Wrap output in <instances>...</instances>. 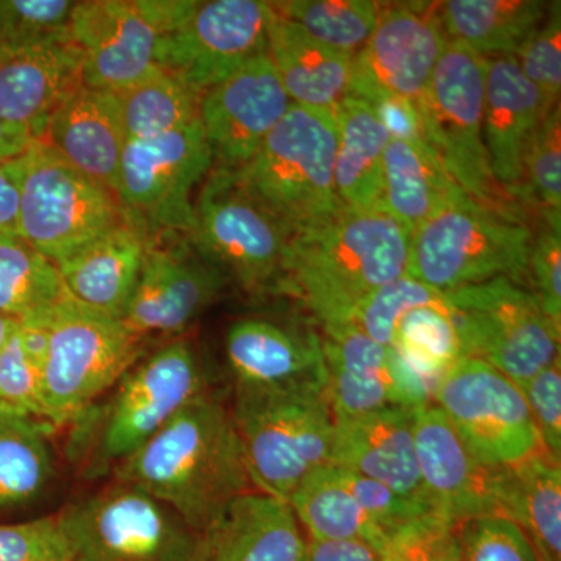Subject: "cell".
Returning a JSON list of instances; mask_svg holds the SVG:
<instances>
[{
    "instance_id": "cell-11",
    "label": "cell",
    "mask_w": 561,
    "mask_h": 561,
    "mask_svg": "<svg viewBox=\"0 0 561 561\" xmlns=\"http://www.w3.org/2000/svg\"><path fill=\"white\" fill-rule=\"evenodd\" d=\"M213 165L201 121L153 138L128 140L116 191L125 220L146 239L191 236L195 227L191 194Z\"/></svg>"
},
{
    "instance_id": "cell-6",
    "label": "cell",
    "mask_w": 561,
    "mask_h": 561,
    "mask_svg": "<svg viewBox=\"0 0 561 561\" xmlns=\"http://www.w3.org/2000/svg\"><path fill=\"white\" fill-rule=\"evenodd\" d=\"M337 136L334 111L294 103L253 160L236 171L291 234L345 208L334 181Z\"/></svg>"
},
{
    "instance_id": "cell-30",
    "label": "cell",
    "mask_w": 561,
    "mask_h": 561,
    "mask_svg": "<svg viewBox=\"0 0 561 561\" xmlns=\"http://www.w3.org/2000/svg\"><path fill=\"white\" fill-rule=\"evenodd\" d=\"M337 151L334 181L345 208L383 209V151L390 135L364 99L346 95L335 105Z\"/></svg>"
},
{
    "instance_id": "cell-4",
    "label": "cell",
    "mask_w": 561,
    "mask_h": 561,
    "mask_svg": "<svg viewBox=\"0 0 561 561\" xmlns=\"http://www.w3.org/2000/svg\"><path fill=\"white\" fill-rule=\"evenodd\" d=\"M232 420L254 489L284 502L332 463L335 420L328 390L234 386Z\"/></svg>"
},
{
    "instance_id": "cell-44",
    "label": "cell",
    "mask_w": 561,
    "mask_h": 561,
    "mask_svg": "<svg viewBox=\"0 0 561 561\" xmlns=\"http://www.w3.org/2000/svg\"><path fill=\"white\" fill-rule=\"evenodd\" d=\"M0 411L44 421L41 368L22 346L20 324L0 351Z\"/></svg>"
},
{
    "instance_id": "cell-49",
    "label": "cell",
    "mask_w": 561,
    "mask_h": 561,
    "mask_svg": "<svg viewBox=\"0 0 561 561\" xmlns=\"http://www.w3.org/2000/svg\"><path fill=\"white\" fill-rule=\"evenodd\" d=\"M524 400L529 408L531 420L540 434L546 453L553 460L561 457V364L557 357L552 364L538 371L524 383Z\"/></svg>"
},
{
    "instance_id": "cell-23",
    "label": "cell",
    "mask_w": 561,
    "mask_h": 561,
    "mask_svg": "<svg viewBox=\"0 0 561 561\" xmlns=\"http://www.w3.org/2000/svg\"><path fill=\"white\" fill-rule=\"evenodd\" d=\"M332 463L432 508L415 451V409L387 408L335 419Z\"/></svg>"
},
{
    "instance_id": "cell-36",
    "label": "cell",
    "mask_w": 561,
    "mask_h": 561,
    "mask_svg": "<svg viewBox=\"0 0 561 561\" xmlns=\"http://www.w3.org/2000/svg\"><path fill=\"white\" fill-rule=\"evenodd\" d=\"M46 421L0 411V508H16L43 496L54 479Z\"/></svg>"
},
{
    "instance_id": "cell-13",
    "label": "cell",
    "mask_w": 561,
    "mask_h": 561,
    "mask_svg": "<svg viewBox=\"0 0 561 561\" xmlns=\"http://www.w3.org/2000/svg\"><path fill=\"white\" fill-rule=\"evenodd\" d=\"M485 73L486 58L448 43L416 108L427 144L451 179L474 201L501 209L482 138Z\"/></svg>"
},
{
    "instance_id": "cell-17",
    "label": "cell",
    "mask_w": 561,
    "mask_h": 561,
    "mask_svg": "<svg viewBox=\"0 0 561 561\" xmlns=\"http://www.w3.org/2000/svg\"><path fill=\"white\" fill-rule=\"evenodd\" d=\"M328 398L339 416L431 404L434 386L350 323H321Z\"/></svg>"
},
{
    "instance_id": "cell-25",
    "label": "cell",
    "mask_w": 561,
    "mask_h": 561,
    "mask_svg": "<svg viewBox=\"0 0 561 561\" xmlns=\"http://www.w3.org/2000/svg\"><path fill=\"white\" fill-rule=\"evenodd\" d=\"M234 386L328 390L320 334L294 330L271 320L236 321L225 341Z\"/></svg>"
},
{
    "instance_id": "cell-9",
    "label": "cell",
    "mask_w": 561,
    "mask_h": 561,
    "mask_svg": "<svg viewBox=\"0 0 561 561\" xmlns=\"http://www.w3.org/2000/svg\"><path fill=\"white\" fill-rule=\"evenodd\" d=\"M194 210L190 239L201 256L250 294L279 289L291 232L238 172L210 169Z\"/></svg>"
},
{
    "instance_id": "cell-18",
    "label": "cell",
    "mask_w": 561,
    "mask_h": 561,
    "mask_svg": "<svg viewBox=\"0 0 561 561\" xmlns=\"http://www.w3.org/2000/svg\"><path fill=\"white\" fill-rule=\"evenodd\" d=\"M69 35L83 55V87L122 92L162 70L164 38L151 20L147 0L76 2Z\"/></svg>"
},
{
    "instance_id": "cell-51",
    "label": "cell",
    "mask_w": 561,
    "mask_h": 561,
    "mask_svg": "<svg viewBox=\"0 0 561 561\" xmlns=\"http://www.w3.org/2000/svg\"><path fill=\"white\" fill-rule=\"evenodd\" d=\"M371 106L389 131L390 138L427 142L416 103L404 99H383Z\"/></svg>"
},
{
    "instance_id": "cell-3",
    "label": "cell",
    "mask_w": 561,
    "mask_h": 561,
    "mask_svg": "<svg viewBox=\"0 0 561 561\" xmlns=\"http://www.w3.org/2000/svg\"><path fill=\"white\" fill-rule=\"evenodd\" d=\"M208 382L190 342L176 341L136 362L105 394V401L81 415L70 448L90 478L116 470L122 461L161 430Z\"/></svg>"
},
{
    "instance_id": "cell-1",
    "label": "cell",
    "mask_w": 561,
    "mask_h": 561,
    "mask_svg": "<svg viewBox=\"0 0 561 561\" xmlns=\"http://www.w3.org/2000/svg\"><path fill=\"white\" fill-rule=\"evenodd\" d=\"M114 476L168 505L197 534L232 501L257 491L231 408L209 391L184 405Z\"/></svg>"
},
{
    "instance_id": "cell-39",
    "label": "cell",
    "mask_w": 561,
    "mask_h": 561,
    "mask_svg": "<svg viewBox=\"0 0 561 561\" xmlns=\"http://www.w3.org/2000/svg\"><path fill=\"white\" fill-rule=\"evenodd\" d=\"M272 5L312 38L351 57L370 38L381 13L371 0H287Z\"/></svg>"
},
{
    "instance_id": "cell-48",
    "label": "cell",
    "mask_w": 561,
    "mask_h": 561,
    "mask_svg": "<svg viewBox=\"0 0 561 561\" xmlns=\"http://www.w3.org/2000/svg\"><path fill=\"white\" fill-rule=\"evenodd\" d=\"M339 470L342 472L343 482L353 493L354 500L359 502L365 513L387 534L420 518L424 513L434 511L430 505L402 496L401 493L391 490L383 483L362 478V476L343 470V468H339Z\"/></svg>"
},
{
    "instance_id": "cell-34",
    "label": "cell",
    "mask_w": 561,
    "mask_h": 561,
    "mask_svg": "<svg viewBox=\"0 0 561 561\" xmlns=\"http://www.w3.org/2000/svg\"><path fill=\"white\" fill-rule=\"evenodd\" d=\"M287 504L312 540L364 541L378 553L390 535L354 500L335 465L313 471L291 493Z\"/></svg>"
},
{
    "instance_id": "cell-10",
    "label": "cell",
    "mask_w": 561,
    "mask_h": 561,
    "mask_svg": "<svg viewBox=\"0 0 561 561\" xmlns=\"http://www.w3.org/2000/svg\"><path fill=\"white\" fill-rule=\"evenodd\" d=\"M70 561H195L198 534L168 505L116 482L58 515Z\"/></svg>"
},
{
    "instance_id": "cell-7",
    "label": "cell",
    "mask_w": 561,
    "mask_h": 561,
    "mask_svg": "<svg viewBox=\"0 0 561 561\" xmlns=\"http://www.w3.org/2000/svg\"><path fill=\"white\" fill-rule=\"evenodd\" d=\"M49 348L41 368L44 421L68 426L102 400L140 359L142 339L124 320L66 295L47 321Z\"/></svg>"
},
{
    "instance_id": "cell-50",
    "label": "cell",
    "mask_w": 561,
    "mask_h": 561,
    "mask_svg": "<svg viewBox=\"0 0 561 561\" xmlns=\"http://www.w3.org/2000/svg\"><path fill=\"white\" fill-rule=\"evenodd\" d=\"M530 284L542 312L561 330V231L545 225L531 245Z\"/></svg>"
},
{
    "instance_id": "cell-38",
    "label": "cell",
    "mask_w": 561,
    "mask_h": 561,
    "mask_svg": "<svg viewBox=\"0 0 561 561\" xmlns=\"http://www.w3.org/2000/svg\"><path fill=\"white\" fill-rule=\"evenodd\" d=\"M390 348L434 387L457 360L468 357L449 300L405 313Z\"/></svg>"
},
{
    "instance_id": "cell-12",
    "label": "cell",
    "mask_w": 561,
    "mask_h": 561,
    "mask_svg": "<svg viewBox=\"0 0 561 561\" xmlns=\"http://www.w3.org/2000/svg\"><path fill=\"white\" fill-rule=\"evenodd\" d=\"M468 357L485 360L518 389L560 357V328L534 291L507 278L445 291Z\"/></svg>"
},
{
    "instance_id": "cell-20",
    "label": "cell",
    "mask_w": 561,
    "mask_h": 561,
    "mask_svg": "<svg viewBox=\"0 0 561 561\" xmlns=\"http://www.w3.org/2000/svg\"><path fill=\"white\" fill-rule=\"evenodd\" d=\"M230 279L186 243L146 239L138 286L124 323L138 337L180 334L216 302Z\"/></svg>"
},
{
    "instance_id": "cell-29",
    "label": "cell",
    "mask_w": 561,
    "mask_h": 561,
    "mask_svg": "<svg viewBox=\"0 0 561 561\" xmlns=\"http://www.w3.org/2000/svg\"><path fill=\"white\" fill-rule=\"evenodd\" d=\"M267 55L295 105L334 110L348 95L353 57L324 46L278 13L268 32Z\"/></svg>"
},
{
    "instance_id": "cell-22",
    "label": "cell",
    "mask_w": 561,
    "mask_h": 561,
    "mask_svg": "<svg viewBox=\"0 0 561 561\" xmlns=\"http://www.w3.org/2000/svg\"><path fill=\"white\" fill-rule=\"evenodd\" d=\"M557 99L531 83L515 57L486 58L482 138L497 186L519 197L524 161Z\"/></svg>"
},
{
    "instance_id": "cell-2",
    "label": "cell",
    "mask_w": 561,
    "mask_h": 561,
    "mask_svg": "<svg viewBox=\"0 0 561 561\" xmlns=\"http://www.w3.org/2000/svg\"><path fill=\"white\" fill-rule=\"evenodd\" d=\"M409 253L411 234L387 210L342 208L291 234L278 290L320 323H343L362 298L408 275Z\"/></svg>"
},
{
    "instance_id": "cell-37",
    "label": "cell",
    "mask_w": 561,
    "mask_h": 561,
    "mask_svg": "<svg viewBox=\"0 0 561 561\" xmlns=\"http://www.w3.org/2000/svg\"><path fill=\"white\" fill-rule=\"evenodd\" d=\"M116 95L128 140L153 138L201 121L202 95L165 70Z\"/></svg>"
},
{
    "instance_id": "cell-28",
    "label": "cell",
    "mask_w": 561,
    "mask_h": 561,
    "mask_svg": "<svg viewBox=\"0 0 561 561\" xmlns=\"http://www.w3.org/2000/svg\"><path fill=\"white\" fill-rule=\"evenodd\" d=\"M146 253V236L127 220L84 243L55 267L73 298L124 319Z\"/></svg>"
},
{
    "instance_id": "cell-54",
    "label": "cell",
    "mask_w": 561,
    "mask_h": 561,
    "mask_svg": "<svg viewBox=\"0 0 561 561\" xmlns=\"http://www.w3.org/2000/svg\"><path fill=\"white\" fill-rule=\"evenodd\" d=\"M32 133L21 125L0 119V162L16 160L32 146Z\"/></svg>"
},
{
    "instance_id": "cell-24",
    "label": "cell",
    "mask_w": 561,
    "mask_h": 561,
    "mask_svg": "<svg viewBox=\"0 0 561 561\" xmlns=\"http://www.w3.org/2000/svg\"><path fill=\"white\" fill-rule=\"evenodd\" d=\"M83 88V55L70 38L0 54V119L39 140L51 114Z\"/></svg>"
},
{
    "instance_id": "cell-19",
    "label": "cell",
    "mask_w": 561,
    "mask_h": 561,
    "mask_svg": "<svg viewBox=\"0 0 561 561\" xmlns=\"http://www.w3.org/2000/svg\"><path fill=\"white\" fill-rule=\"evenodd\" d=\"M291 105L267 54L203 92L201 122L213 168L241 171Z\"/></svg>"
},
{
    "instance_id": "cell-31",
    "label": "cell",
    "mask_w": 561,
    "mask_h": 561,
    "mask_svg": "<svg viewBox=\"0 0 561 561\" xmlns=\"http://www.w3.org/2000/svg\"><path fill=\"white\" fill-rule=\"evenodd\" d=\"M461 192L430 144L389 139L383 151V210L409 234Z\"/></svg>"
},
{
    "instance_id": "cell-16",
    "label": "cell",
    "mask_w": 561,
    "mask_h": 561,
    "mask_svg": "<svg viewBox=\"0 0 561 561\" xmlns=\"http://www.w3.org/2000/svg\"><path fill=\"white\" fill-rule=\"evenodd\" d=\"M448 43L431 9L394 5L381 10L370 38L353 57L348 95L370 105L383 99L419 103Z\"/></svg>"
},
{
    "instance_id": "cell-14",
    "label": "cell",
    "mask_w": 561,
    "mask_h": 561,
    "mask_svg": "<svg viewBox=\"0 0 561 561\" xmlns=\"http://www.w3.org/2000/svg\"><path fill=\"white\" fill-rule=\"evenodd\" d=\"M432 404L490 467L507 470L546 453L523 391L478 357L457 360L438 379Z\"/></svg>"
},
{
    "instance_id": "cell-8",
    "label": "cell",
    "mask_w": 561,
    "mask_h": 561,
    "mask_svg": "<svg viewBox=\"0 0 561 561\" xmlns=\"http://www.w3.org/2000/svg\"><path fill=\"white\" fill-rule=\"evenodd\" d=\"M10 164L20 190L18 236L54 264L125 220L110 191L41 140Z\"/></svg>"
},
{
    "instance_id": "cell-42",
    "label": "cell",
    "mask_w": 561,
    "mask_h": 561,
    "mask_svg": "<svg viewBox=\"0 0 561 561\" xmlns=\"http://www.w3.org/2000/svg\"><path fill=\"white\" fill-rule=\"evenodd\" d=\"M73 5L69 0H0V54L70 38Z\"/></svg>"
},
{
    "instance_id": "cell-46",
    "label": "cell",
    "mask_w": 561,
    "mask_h": 561,
    "mask_svg": "<svg viewBox=\"0 0 561 561\" xmlns=\"http://www.w3.org/2000/svg\"><path fill=\"white\" fill-rule=\"evenodd\" d=\"M0 561H70V548L58 516L0 524Z\"/></svg>"
},
{
    "instance_id": "cell-41",
    "label": "cell",
    "mask_w": 561,
    "mask_h": 561,
    "mask_svg": "<svg viewBox=\"0 0 561 561\" xmlns=\"http://www.w3.org/2000/svg\"><path fill=\"white\" fill-rule=\"evenodd\" d=\"M519 197L541 208L545 224L560 230L561 210V114L553 106L531 139L524 161Z\"/></svg>"
},
{
    "instance_id": "cell-55",
    "label": "cell",
    "mask_w": 561,
    "mask_h": 561,
    "mask_svg": "<svg viewBox=\"0 0 561 561\" xmlns=\"http://www.w3.org/2000/svg\"><path fill=\"white\" fill-rule=\"evenodd\" d=\"M16 321L7 319V317L0 316V351H2L5 342L9 341L11 332L16 328Z\"/></svg>"
},
{
    "instance_id": "cell-15",
    "label": "cell",
    "mask_w": 561,
    "mask_h": 561,
    "mask_svg": "<svg viewBox=\"0 0 561 561\" xmlns=\"http://www.w3.org/2000/svg\"><path fill=\"white\" fill-rule=\"evenodd\" d=\"M276 11L262 0H210L161 41L158 65L197 94L267 54Z\"/></svg>"
},
{
    "instance_id": "cell-47",
    "label": "cell",
    "mask_w": 561,
    "mask_h": 561,
    "mask_svg": "<svg viewBox=\"0 0 561 561\" xmlns=\"http://www.w3.org/2000/svg\"><path fill=\"white\" fill-rule=\"evenodd\" d=\"M524 76L559 99L561 88V9L560 2L552 3L546 20L529 41L515 55Z\"/></svg>"
},
{
    "instance_id": "cell-40",
    "label": "cell",
    "mask_w": 561,
    "mask_h": 561,
    "mask_svg": "<svg viewBox=\"0 0 561 561\" xmlns=\"http://www.w3.org/2000/svg\"><path fill=\"white\" fill-rule=\"evenodd\" d=\"M446 302L448 298L443 291L432 289L426 284L404 275L362 298L343 323L353 324L371 341L390 348L398 324L405 313L413 309L442 306Z\"/></svg>"
},
{
    "instance_id": "cell-53",
    "label": "cell",
    "mask_w": 561,
    "mask_h": 561,
    "mask_svg": "<svg viewBox=\"0 0 561 561\" xmlns=\"http://www.w3.org/2000/svg\"><path fill=\"white\" fill-rule=\"evenodd\" d=\"M20 190L10 161L0 162V234L18 236Z\"/></svg>"
},
{
    "instance_id": "cell-26",
    "label": "cell",
    "mask_w": 561,
    "mask_h": 561,
    "mask_svg": "<svg viewBox=\"0 0 561 561\" xmlns=\"http://www.w3.org/2000/svg\"><path fill=\"white\" fill-rule=\"evenodd\" d=\"M39 140L116 197L128 139L114 92L80 88L51 114Z\"/></svg>"
},
{
    "instance_id": "cell-45",
    "label": "cell",
    "mask_w": 561,
    "mask_h": 561,
    "mask_svg": "<svg viewBox=\"0 0 561 561\" xmlns=\"http://www.w3.org/2000/svg\"><path fill=\"white\" fill-rule=\"evenodd\" d=\"M461 561H538L523 530L504 516L460 524Z\"/></svg>"
},
{
    "instance_id": "cell-52",
    "label": "cell",
    "mask_w": 561,
    "mask_h": 561,
    "mask_svg": "<svg viewBox=\"0 0 561 561\" xmlns=\"http://www.w3.org/2000/svg\"><path fill=\"white\" fill-rule=\"evenodd\" d=\"M302 561H379V559L375 549L364 541L308 538Z\"/></svg>"
},
{
    "instance_id": "cell-33",
    "label": "cell",
    "mask_w": 561,
    "mask_h": 561,
    "mask_svg": "<svg viewBox=\"0 0 561 561\" xmlns=\"http://www.w3.org/2000/svg\"><path fill=\"white\" fill-rule=\"evenodd\" d=\"M500 516L526 535L538 561H561V470L548 453L505 470Z\"/></svg>"
},
{
    "instance_id": "cell-43",
    "label": "cell",
    "mask_w": 561,
    "mask_h": 561,
    "mask_svg": "<svg viewBox=\"0 0 561 561\" xmlns=\"http://www.w3.org/2000/svg\"><path fill=\"white\" fill-rule=\"evenodd\" d=\"M379 561H461L460 524L437 511L391 531Z\"/></svg>"
},
{
    "instance_id": "cell-35",
    "label": "cell",
    "mask_w": 561,
    "mask_h": 561,
    "mask_svg": "<svg viewBox=\"0 0 561 561\" xmlns=\"http://www.w3.org/2000/svg\"><path fill=\"white\" fill-rule=\"evenodd\" d=\"M68 291L54 262L20 236L0 234V316L47 324Z\"/></svg>"
},
{
    "instance_id": "cell-5",
    "label": "cell",
    "mask_w": 561,
    "mask_h": 561,
    "mask_svg": "<svg viewBox=\"0 0 561 561\" xmlns=\"http://www.w3.org/2000/svg\"><path fill=\"white\" fill-rule=\"evenodd\" d=\"M531 245L522 220L461 192L412 232L408 275L443 294L497 278L526 287Z\"/></svg>"
},
{
    "instance_id": "cell-21",
    "label": "cell",
    "mask_w": 561,
    "mask_h": 561,
    "mask_svg": "<svg viewBox=\"0 0 561 561\" xmlns=\"http://www.w3.org/2000/svg\"><path fill=\"white\" fill-rule=\"evenodd\" d=\"M415 451L434 511L456 523L500 516L505 470L483 463L435 404L415 409Z\"/></svg>"
},
{
    "instance_id": "cell-32",
    "label": "cell",
    "mask_w": 561,
    "mask_h": 561,
    "mask_svg": "<svg viewBox=\"0 0 561 561\" xmlns=\"http://www.w3.org/2000/svg\"><path fill=\"white\" fill-rule=\"evenodd\" d=\"M540 0H449L438 7V20L449 43L481 57H515L546 20Z\"/></svg>"
},
{
    "instance_id": "cell-27",
    "label": "cell",
    "mask_w": 561,
    "mask_h": 561,
    "mask_svg": "<svg viewBox=\"0 0 561 561\" xmlns=\"http://www.w3.org/2000/svg\"><path fill=\"white\" fill-rule=\"evenodd\" d=\"M306 545L287 502L251 491L198 534L195 561H302Z\"/></svg>"
}]
</instances>
